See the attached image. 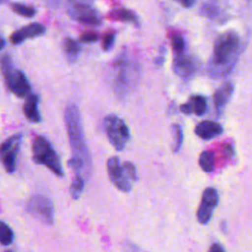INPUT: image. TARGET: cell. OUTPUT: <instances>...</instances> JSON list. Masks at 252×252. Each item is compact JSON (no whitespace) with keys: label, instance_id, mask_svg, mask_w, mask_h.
Listing matches in <instances>:
<instances>
[{"label":"cell","instance_id":"484cf974","mask_svg":"<svg viewBox=\"0 0 252 252\" xmlns=\"http://www.w3.org/2000/svg\"><path fill=\"white\" fill-rule=\"evenodd\" d=\"M123 167H124V170L127 174L128 178L132 181H137L138 174H137V169H136L135 165L131 161H125L123 163Z\"/></svg>","mask_w":252,"mask_h":252},{"label":"cell","instance_id":"836d02e7","mask_svg":"<svg viewBox=\"0 0 252 252\" xmlns=\"http://www.w3.org/2000/svg\"><path fill=\"white\" fill-rule=\"evenodd\" d=\"M5 252H15L14 250H7V251H5Z\"/></svg>","mask_w":252,"mask_h":252},{"label":"cell","instance_id":"4fadbf2b","mask_svg":"<svg viewBox=\"0 0 252 252\" xmlns=\"http://www.w3.org/2000/svg\"><path fill=\"white\" fill-rule=\"evenodd\" d=\"M44 32H45V28L41 24L32 23L29 26L14 32L10 36V40L13 44H20L26 38L39 36V35H42Z\"/></svg>","mask_w":252,"mask_h":252},{"label":"cell","instance_id":"9a60e30c","mask_svg":"<svg viewBox=\"0 0 252 252\" xmlns=\"http://www.w3.org/2000/svg\"><path fill=\"white\" fill-rule=\"evenodd\" d=\"M38 96L36 94H29L23 106V111L26 118L32 123H39L41 116L38 110Z\"/></svg>","mask_w":252,"mask_h":252},{"label":"cell","instance_id":"ac0fdd59","mask_svg":"<svg viewBox=\"0 0 252 252\" xmlns=\"http://www.w3.org/2000/svg\"><path fill=\"white\" fill-rule=\"evenodd\" d=\"M63 46H64V51H65L68 59L70 61H75L81 52V47H80L79 43L71 37H66L64 39Z\"/></svg>","mask_w":252,"mask_h":252},{"label":"cell","instance_id":"cb8c5ba5","mask_svg":"<svg viewBox=\"0 0 252 252\" xmlns=\"http://www.w3.org/2000/svg\"><path fill=\"white\" fill-rule=\"evenodd\" d=\"M171 130H172V134H173V138H174L173 151H174V153H177L180 150V148L182 146V142H183L182 128L178 124H173L171 126Z\"/></svg>","mask_w":252,"mask_h":252},{"label":"cell","instance_id":"d6986e66","mask_svg":"<svg viewBox=\"0 0 252 252\" xmlns=\"http://www.w3.org/2000/svg\"><path fill=\"white\" fill-rule=\"evenodd\" d=\"M191 113H195L196 115H203L207 109V102L204 96L202 95H192L190 100L187 102Z\"/></svg>","mask_w":252,"mask_h":252},{"label":"cell","instance_id":"4316f807","mask_svg":"<svg viewBox=\"0 0 252 252\" xmlns=\"http://www.w3.org/2000/svg\"><path fill=\"white\" fill-rule=\"evenodd\" d=\"M99 38V35L94 32H85L80 35L79 39L80 41L84 43H91V42H95Z\"/></svg>","mask_w":252,"mask_h":252},{"label":"cell","instance_id":"9c48e42d","mask_svg":"<svg viewBox=\"0 0 252 252\" xmlns=\"http://www.w3.org/2000/svg\"><path fill=\"white\" fill-rule=\"evenodd\" d=\"M68 14L73 20L81 24L100 26L102 22L99 13L90 4L71 3L68 7Z\"/></svg>","mask_w":252,"mask_h":252},{"label":"cell","instance_id":"d6a6232c","mask_svg":"<svg viewBox=\"0 0 252 252\" xmlns=\"http://www.w3.org/2000/svg\"><path fill=\"white\" fill-rule=\"evenodd\" d=\"M4 45H5V41H4L3 38L0 36V50L4 47Z\"/></svg>","mask_w":252,"mask_h":252},{"label":"cell","instance_id":"603a6c76","mask_svg":"<svg viewBox=\"0 0 252 252\" xmlns=\"http://www.w3.org/2000/svg\"><path fill=\"white\" fill-rule=\"evenodd\" d=\"M11 8L15 13H17L21 16H24V17H28V18L33 17L34 14L36 13L35 9H33L32 7L27 6L24 4H20V3H13L11 5Z\"/></svg>","mask_w":252,"mask_h":252},{"label":"cell","instance_id":"d4e9b609","mask_svg":"<svg viewBox=\"0 0 252 252\" xmlns=\"http://www.w3.org/2000/svg\"><path fill=\"white\" fill-rule=\"evenodd\" d=\"M170 42H171V46H172V49L175 52V54H179L184 51L185 42L181 35H177V34L173 35L170 39Z\"/></svg>","mask_w":252,"mask_h":252},{"label":"cell","instance_id":"3957f363","mask_svg":"<svg viewBox=\"0 0 252 252\" xmlns=\"http://www.w3.org/2000/svg\"><path fill=\"white\" fill-rule=\"evenodd\" d=\"M32 158L35 163L46 166L54 174L60 177L64 176L60 158L46 138L42 136L35 137L32 142Z\"/></svg>","mask_w":252,"mask_h":252},{"label":"cell","instance_id":"e0dca14e","mask_svg":"<svg viewBox=\"0 0 252 252\" xmlns=\"http://www.w3.org/2000/svg\"><path fill=\"white\" fill-rule=\"evenodd\" d=\"M107 18H109L110 20H114V21L131 22V23H134L135 25L139 24L138 16L133 11L125 9V8H118V9L111 10L108 13Z\"/></svg>","mask_w":252,"mask_h":252},{"label":"cell","instance_id":"f1b7e54d","mask_svg":"<svg viewBox=\"0 0 252 252\" xmlns=\"http://www.w3.org/2000/svg\"><path fill=\"white\" fill-rule=\"evenodd\" d=\"M209 252H225L224 249L218 243H214L211 245L210 249H209Z\"/></svg>","mask_w":252,"mask_h":252},{"label":"cell","instance_id":"30bf717a","mask_svg":"<svg viewBox=\"0 0 252 252\" xmlns=\"http://www.w3.org/2000/svg\"><path fill=\"white\" fill-rule=\"evenodd\" d=\"M106 168L110 181L118 190L123 192H129L131 190L130 179L117 157H111L107 159Z\"/></svg>","mask_w":252,"mask_h":252},{"label":"cell","instance_id":"277c9868","mask_svg":"<svg viewBox=\"0 0 252 252\" xmlns=\"http://www.w3.org/2000/svg\"><path fill=\"white\" fill-rule=\"evenodd\" d=\"M0 69L6 86L15 95L26 97L30 94L31 85L26 75L14 67L12 60L8 55H4L0 59Z\"/></svg>","mask_w":252,"mask_h":252},{"label":"cell","instance_id":"4dcf8cb0","mask_svg":"<svg viewBox=\"0 0 252 252\" xmlns=\"http://www.w3.org/2000/svg\"><path fill=\"white\" fill-rule=\"evenodd\" d=\"M224 153H225V155L228 156V157L232 156V155H233V150H232L231 146L225 145V147H224Z\"/></svg>","mask_w":252,"mask_h":252},{"label":"cell","instance_id":"7402d4cb","mask_svg":"<svg viewBox=\"0 0 252 252\" xmlns=\"http://www.w3.org/2000/svg\"><path fill=\"white\" fill-rule=\"evenodd\" d=\"M83 190H84V177H82V175L80 174H76L70 186V193L72 198L74 200L79 199Z\"/></svg>","mask_w":252,"mask_h":252},{"label":"cell","instance_id":"1f68e13d","mask_svg":"<svg viewBox=\"0 0 252 252\" xmlns=\"http://www.w3.org/2000/svg\"><path fill=\"white\" fill-rule=\"evenodd\" d=\"M71 3H82V4H90L94 1V0H70Z\"/></svg>","mask_w":252,"mask_h":252},{"label":"cell","instance_id":"5b68a950","mask_svg":"<svg viewBox=\"0 0 252 252\" xmlns=\"http://www.w3.org/2000/svg\"><path fill=\"white\" fill-rule=\"evenodd\" d=\"M114 90L118 96H126L134 87L137 79V67L126 56H120L115 61Z\"/></svg>","mask_w":252,"mask_h":252},{"label":"cell","instance_id":"83f0119b","mask_svg":"<svg viewBox=\"0 0 252 252\" xmlns=\"http://www.w3.org/2000/svg\"><path fill=\"white\" fill-rule=\"evenodd\" d=\"M114 43V34L113 33H107L104 35L102 39V48L103 50H109Z\"/></svg>","mask_w":252,"mask_h":252},{"label":"cell","instance_id":"44dd1931","mask_svg":"<svg viewBox=\"0 0 252 252\" xmlns=\"http://www.w3.org/2000/svg\"><path fill=\"white\" fill-rule=\"evenodd\" d=\"M14 240V232L10 226L0 220V243L2 245H10Z\"/></svg>","mask_w":252,"mask_h":252},{"label":"cell","instance_id":"5bb4252c","mask_svg":"<svg viewBox=\"0 0 252 252\" xmlns=\"http://www.w3.org/2000/svg\"><path fill=\"white\" fill-rule=\"evenodd\" d=\"M195 133L198 137L204 139V140H210L212 138H215L219 136L220 134L222 133V127L220 124L210 121V120H205L197 124L195 127Z\"/></svg>","mask_w":252,"mask_h":252},{"label":"cell","instance_id":"7c38bea8","mask_svg":"<svg viewBox=\"0 0 252 252\" xmlns=\"http://www.w3.org/2000/svg\"><path fill=\"white\" fill-rule=\"evenodd\" d=\"M172 69L177 76L187 79L195 74L197 70V64L191 56L186 55L182 52L179 54H175L172 62Z\"/></svg>","mask_w":252,"mask_h":252},{"label":"cell","instance_id":"e575fe53","mask_svg":"<svg viewBox=\"0 0 252 252\" xmlns=\"http://www.w3.org/2000/svg\"><path fill=\"white\" fill-rule=\"evenodd\" d=\"M2 1H3V0H0V3H1V2H2Z\"/></svg>","mask_w":252,"mask_h":252},{"label":"cell","instance_id":"f546056e","mask_svg":"<svg viewBox=\"0 0 252 252\" xmlns=\"http://www.w3.org/2000/svg\"><path fill=\"white\" fill-rule=\"evenodd\" d=\"M174 1L179 2L183 7H186V8L191 7L195 2V0H174Z\"/></svg>","mask_w":252,"mask_h":252},{"label":"cell","instance_id":"8992f818","mask_svg":"<svg viewBox=\"0 0 252 252\" xmlns=\"http://www.w3.org/2000/svg\"><path fill=\"white\" fill-rule=\"evenodd\" d=\"M103 128L113 148L118 152L124 150L130 138V132L126 123L118 116L110 114L104 117Z\"/></svg>","mask_w":252,"mask_h":252},{"label":"cell","instance_id":"7a4b0ae2","mask_svg":"<svg viewBox=\"0 0 252 252\" xmlns=\"http://www.w3.org/2000/svg\"><path fill=\"white\" fill-rule=\"evenodd\" d=\"M240 46L238 34L233 31H226L220 34L214 43L213 55L208 64V73L213 78L226 76L236 62Z\"/></svg>","mask_w":252,"mask_h":252},{"label":"cell","instance_id":"ba28073f","mask_svg":"<svg viewBox=\"0 0 252 252\" xmlns=\"http://www.w3.org/2000/svg\"><path fill=\"white\" fill-rule=\"evenodd\" d=\"M22 140V133H17L9 137L0 146V159L5 170L8 173H13L16 169V159Z\"/></svg>","mask_w":252,"mask_h":252},{"label":"cell","instance_id":"52a82bcc","mask_svg":"<svg viewBox=\"0 0 252 252\" xmlns=\"http://www.w3.org/2000/svg\"><path fill=\"white\" fill-rule=\"evenodd\" d=\"M27 211L46 224H52L54 219V208L50 199L47 197L35 194L31 197L27 204Z\"/></svg>","mask_w":252,"mask_h":252},{"label":"cell","instance_id":"ffe728a7","mask_svg":"<svg viewBox=\"0 0 252 252\" xmlns=\"http://www.w3.org/2000/svg\"><path fill=\"white\" fill-rule=\"evenodd\" d=\"M199 164L201 168L206 172H211L215 168V159L214 154L210 151H204L200 155L199 158Z\"/></svg>","mask_w":252,"mask_h":252},{"label":"cell","instance_id":"8fae6325","mask_svg":"<svg viewBox=\"0 0 252 252\" xmlns=\"http://www.w3.org/2000/svg\"><path fill=\"white\" fill-rule=\"evenodd\" d=\"M219 203V194L213 187H208L204 190L201 203L197 211V220L200 223L206 224L210 221L214 210Z\"/></svg>","mask_w":252,"mask_h":252},{"label":"cell","instance_id":"2e32d148","mask_svg":"<svg viewBox=\"0 0 252 252\" xmlns=\"http://www.w3.org/2000/svg\"><path fill=\"white\" fill-rule=\"evenodd\" d=\"M233 91H234V87H233V84L230 82L224 83L216 91L214 94V104L219 112L228 102V100L230 99L233 94Z\"/></svg>","mask_w":252,"mask_h":252},{"label":"cell","instance_id":"6da1fadb","mask_svg":"<svg viewBox=\"0 0 252 252\" xmlns=\"http://www.w3.org/2000/svg\"><path fill=\"white\" fill-rule=\"evenodd\" d=\"M64 116L69 143L73 154L68 164L75 170L76 174L85 175L86 178H88L91 173L92 161L84 136L80 111L75 104H69L65 109Z\"/></svg>","mask_w":252,"mask_h":252}]
</instances>
